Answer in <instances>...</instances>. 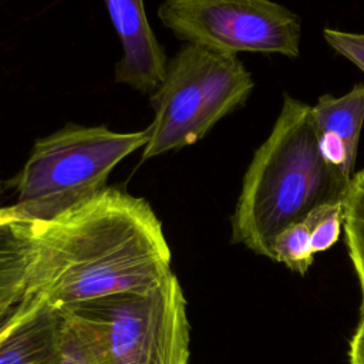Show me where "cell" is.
Masks as SVG:
<instances>
[{"mask_svg": "<svg viewBox=\"0 0 364 364\" xmlns=\"http://www.w3.org/2000/svg\"><path fill=\"white\" fill-rule=\"evenodd\" d=\"M28 236L27 296L60 310L142 293L172 274L161 220L121 186H107L51 220L28 222Z\"/></svg>", "mask_w": 364, "mask_h": 364, "instance_id": "6da1fadb", "label": "cell"}, {"mask_svg": "<svg viewBox=\"0 0 364 364\" xmlns=\"http://www.w3.org/2000/svg\"><path fill=\"white\" fill-rule=\"evenodd\" d=\"M350 183L320 154L311 105L286 92L243 175L230 218L232 242L273 260L277 235L320 205L344 203Z\"/></svg>", "mask_w": 364, "mask_h": 364, "instance_id": "7a4b0ae2", "label": "cell"}, {"mask_svg": "<svg viewBox=\"0 0 364 364\" xmlns=\"http://www.w3.org/2000/svg\"><path fill=\"white\" fill-rule=\"evenodd\" d=\"M146 141V129L118 132L77 124L37 139L10 182L17 193L11 212L28 222L63 215L101 193L112 169Z\"/></svg>", "mask_w": 364, "mask_h": 364, "instance_id": "3957f363", "label": "cell"}, {"mask_svg": "<svg viewBox=\"0 0 364 364\" xmlns=\"http://www.w3.org/2000/svg\"><path fill=\"white\" fill-rule=\"evenodd\" d=\"M253 88V77L237 55L183 43L149 94L154 119L141 159L196 144L222 118L242 108Z\"/></svg>", "mask_w": 364, "mask_h": 364, "instance_id": "277c9868", "label": "cell"}, {"mask_svg": "<svg viewBox=\"0 0 364 364\" xmlns=\"http://www.w3.org/2000/svg\"><path fill=\"white\" fill-rule=\"evenodd\" d=\"M88 336L101 364H188L186 300L172 273L142 293H122L61 309Z\"/></svg>", "mask_w": 364, "mask_h": 364, "instance_id": "5b68a950", "label": "cell"}, {"mask_svg": "<svg viewBox=\"0 0 364 364\" xmlns=\"http://www.w3.org/2000/svg\"><path fill=\"white\" fill-rule=\"evenodd\" d=\"M158 18L183 43L213 51L300 54V17L272 0H165Z\"/></svg>", "mask_w": 364, "mask_h": 364, "instance_id": "8992f818", "label": "cell"}, {"mask_svg": "<svg viewBox=\"0 0 364 364\" xmlns=\"http://www.w3.org/2000/svg\"><path fill=\"white\" fill-rule=\"evenodd\" d=\"M122 47L115 82L152 92L164 80L168 55L149 26L144 0H104Z\"/></svg>", "mask_w": 364, "mask_h": 364, "instance_id": "52a82bcc", "label": "cell"}, {"mask_svg": "<svg viewBox=\"0 0 364 364\" xmlns=\"http://www.w3.org/2000/svg\"><path fill=\"white\" fill-rule=\"evenodd\" d=\"M65 317L60 309L30 300L0 334V364H61Z\"/></svg>", "mask_w": 364, "mask_h": 364, "instance_id": "ba28073f", "label": "cell"}, {"mask_svg": "<svg viewBox=\"0 0 364 364\" xmlns=\"http://www.w3.org/2000/svg\"><path fill=\"white\" fill-rule=\"evenodd\" d=\"M28 262V222L17 219L7 206L0 218V334L27 304Z\"/></svg>", "mask_w": 364, "mask_h": 364, "instance_id": "9c48e42d", "label": "cell"}, {"mask_svg": "<svg viewBox=\"0 0 364 364\" xmlns=\"http://www.w3.org/2000/svg\"><path fill=\"white\" fill-rule=\"evenodd\" d=\"M317 132H334L347 145L357 161L358 142L364 124V82L355 84L347 94L334 97L323 94L311 105Z\"/></svg>", "mask_w": 364, "mask_h": 364, "instance_id": "30bf717a", "label": "cell"}, {"mask_svg": "<svg viewBox=\"0 0 364 364\" xmlns=\"http://www.w3.org/2000/svg\"><path fill=\"white\" fill-rule=\"evenodd\" d=\"M343 206L346 245L364 297V169L354 173Z\"/></svg>", "mask_w": 364, "mask_h": 364, "instance_id": "8fae6325", "label": "cell"}, {"mask_svg": "<svg viewBox=\"0 0 364 364\" xmlns=\"http://www.w3.org/2000/svg\"><path fill=\"white\" fill-rule=\"evenodd\" d=\"M310 230L304 222L282 230L273 243V260L284 263L290 270L306 274L313 263Z\"/></svg>", "mask_w": 364, "mask_h": 364, "instance_id": "7c38bea8", "label": "cell"}, {"mask_svg": "<svg viewBox=\"0 0 364 364\" xmlns=\"http://www.w3.org/2000/svg\"><path fill=\"white\" fill-rule=\"evenodd\" d=\"M344 220L343 203H326L314 208L303 220L310 230L314 253L330 249L340 237Z\"/></svg>", "mask_w": 364, "mask_h": 364, "instance_id": "4fadbf2b", "label": "cell"}, {"mask_svg": "<svg viewBox=\"0 0 364 364\" xmlns=\"http://www.w3.org/2000/svg\"><path fill=\"white\" fill-rule=\"evenodd\" d=\"M63 314L65 317V341L61 364H101L85 331L64 311Z\"/></svg>", "mask_w": 364, "mask_h": 364, "instance_id": "5bb4252c", "label": "cell"}, {"mask_svg": "<svg viewBox=\"0 0 364 364\" xmlns=\"http://www.w3.org/2000/svg\"><path fill=\"white\" fill-rule=\"evenodd\" d=\"M323 37L337 54L347 58L364 73V33L324 28Z\"/></svg>", "mask_w": 364, "mask_h": 364, "instance_id": "9a60e30c", "label": "cell"}, {"mask_svg": "<svg viewBox=\"0 0 364 364\" xmlns=\"http://www.w3.org/2000/svg\"><path fill=\"white\" fill-rule=\"evenodd\" d=\"M348 363L350 364H364V297L361 301L360 320H358L355 331L350 340Z\"/></svg>", "mask_w": 364, "mask_h": 364, "instance_id": "2e32d148", "label": "cell"}, {"mask_svg": "<svg viewBox=\"0 0 364 364\" xmlns=\"http://www.w3.org/2000/svg\"><path fill=\"white\" fill-rule=\"evenodd\" d=\"M4 189H6V185H4V182L0 179V193H1Z\"/></svg>", "mask_w": 364, "mask_h": 364, "instance_id": "e0dca14e", "label": "cell"}, {"mask_svg": "<svg viewBox=\"0 0 364 364\" xmlns=\"http://www.w3.org/2000/svg\"><path fill=\"white\" fill-rule=\"evenodd\" d=\"M4 215V208H0V218Z\"/></svg>", "mask_w": 364, "mask_h": 364, "instance_id": "ac0fdd59", "label": "cell"}]
</instances>
